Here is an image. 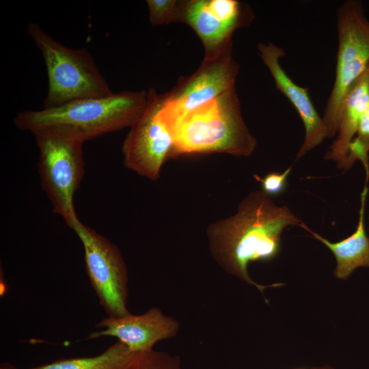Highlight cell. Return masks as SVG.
Instances as JSON below:
<instances>
[{
  "label": "cell",
  "instance_id": "cell-1",
  "mask_svg": "<svg viewBox=\"0 0 369 369\" xmlns=\"http://www.w3.org/2000/svg\"><path fill=\"white\" fill-rule=\"evenodd\" d=\"M302 222L288 206L277 205L262 190L254 191L241 200L233 215L209 226L210 250L223 270L263 294L266 288L283 284L256 283L249 275V264L274 259L280 251L284 229L300 227Z\"/></svg>",
  "mask_w": 369,
  "mask_h": 369
},
{
  "label": "cell",
  "instance_id": "cell-2",
  "mask_svg": "<svg viewBox=\"0 0 369 369\" xmlns=\"http://www.w3.org/2000/svg\"><path fill=\"white\" fill-rule=\"evenodd\" d=\"M147 100L146 90L122 91L55 107L20 111L14 117V124L18 129L32 134L55 132L84 143L131 127L144 111Z\"/></svg>",
  "mask_w": 369,
  "mask_h": 369
},
{
  "label": "cell",
  "instance_id": "cell-3",
  "mask_svg": "<svg viewBox=\"0 0 369 369\" xmlns=\"http://www.w3.org/2000/svg\"><path fill=\"white\" fill-rule=\"evenodd\" d=\"M174 156L221 152L249 156L257 140L246 126L234 88L172 126Z\"/></svg>",
  "mask_w": 369,
  "mask_h": 369
},
{
  "label": "cell",
  "instance_id": "cell-4",
  "mask_svg": "<svg viewBox=\"0 0 369 369\" xmlns=\"http://www.w3.org/2000/svg\"><path fill=\"white\" fill-rule=\"evenodd\" d=\"M27 32L40 51L47 72L48 91L44 108L113 93L85 48L67 47L35 23L29 24Z\"/></svg>",
  "mask_w": 369,
  "mask_h": 369
},
{
  "label": "cell",
  "instance_id": "cell-5",
  "mask_svg": "<svg viewBox=\"0 0 369 369\" xmlns=\"http://www.w3.org/2000/svg\"><path fill=\"white\" fill-rule=\"evenodd\" d=\"M337 27L336 77L323 116L328 138L337 134L344 100L369 63V20L359 1H348L340 7Z\"/></svg>",
  "mask_w": 369,
  "mask_h": 369
},
{
  "label": "cell",
  "instance_id": "cell-6",
  "mask_svg": "<svg viewBox=\"0 0 369 369\" xmlns=\"http://www.w3.org/2000/svg\"><path fill=\"white\" fill-rule=\"evenodd\" d=\"M39 150L38 172L41 185L53 210L70 228L78 219L74 195L85 169L83 142L51 131L33 134Z\"/></svg>",
  "mask_w": 369,
  "mask_h": 369
},
{
  "label": "cell",
  "instance_id": "cell-7",
  "mask_svg": "<svg viewBox=\"0 0 369 369\" xmlns=\"http://www.w3.org/2000/svg\"><path fill=\"white\" fill-rule=\"evenodd\" d=\"M70 228L83 245L87 276L108 316L118 317L129 314L126 307L128 272L118 247L79 219Z\"/></svg>",
  "mask_w": 369,
  "mask_h": 369
},
{
  "label": "cell",
  "instance_id": "cell-8",
  "mask_svg": "<svg viewBox=\"0 0 369 369\" xmlns=\"http://www.w3.org/2000/svg\"><path fill=\"white\" fill-rule=\"evenodd\" d=\"M148 92L146 106L130 127L122 147L123 163L129 169L156 180L164 162L174 156V137L161 111V98Z\"/></svg>",
  "mask_w": 369,
  "mask_h": 369
},
{
  "label": "cell",
  "instance_id": "cell-9",
  "mask_svg": "<svg viewBox=\"0 0 369 369\" xmlns=\"http://www.w3.org/2000/svg\"><path fill=\"white\" fill-rule=\"evenodd\" d=\"M232 45L213 58H204L190 77L180 79L169 92L161 95V111L172 126L196 109L234 88L238 64L232 57Z\"/></svg>",
  "mask_w": 369,
  "mask_h": 369
},
{
  "label": "cell",
  "instance_id": "cell-10",
  "mask_svg": "<svg viewBox=\"0 0 369 369\" xmlns=\"http://www.w3.org/2000/svg\"><path fill=\"white\" fill-rule=\"evenodd\" d=\"M96 326L103 329L92 332L87 339L115 337L135 353L153 349L156 342L175 337L180 330L176 319L155 307L139 315L129 313L118 317L107 316Z\"/></svg>",
  "mask_w": 369,
  "mask_h": 369
},
{
  "label": "cell",
  "instance_id": "cell-11",
  "mask_svg": "<svg viewBox=\"0 0 369 369\" xmlns=\"http://www.w3.org/2000/svg\"><path fill=\"white\" fill-rule=\"evenodd\" d=\"M258 50L274 79L277 89L292 104L304 125L305 137L296 156L295 161H297L327 137L326 126L315 109L308 90L296 84L281 66L279 59L284 56V51L271 42L259 43Z\"/></svg>",
  "mask_w": 369,
  "mask_h": 369
},
{
  "label": "cell",
  "instance_id": "cell-12",
  "mask_svg": "<svg viewBox=\"0 0 369 369\" xmlns=\"http://www.w3.org/2000/svg\"><path fill=\"white\" fill-rule=\"evenodd\" d=\"M368 192L365 183L361 193L359 219L355 231L347 238L332 243L301 223L300 228L310 232L314 238L323 243L334 255L336 266L333 274L338 279L346 280L359 267H369V237L364 227V212Z\"/></svg>",
  "mask_w": 369,
  "mask_h": 369
},
{
  "label": "cell",
  "instance_id": "cell-13",
  "mask_svg": "<svg viewBox=\"0 0 369 369\" xmlns=\"http://www.w3.org/2000/svg\"><path fill=\"white\" fill-rule=\"evenodd\" d=\"M369 103V74L367 70L348 92L342 107L337 136L325 154V159L335 161L342 169L357 127Z\"/></svg>",
  "mask_w": 369,
  "mask_h": 369
},
{
  "label": "cell",
  "instance_id": "cell-14",
  "mask_svg": "<svg viewBox=\"0 0 369 369\" xmlns=\"http://www.w3.org/2000/svg\"><path fill=\"white\" fill-rule=\"evenodd\" d=\"M178 21L187 24L199 36L204 58H213L232 44L234 29L212 12L207 0L180 1Z\"/></svg>",
  "mask_w": 369,
  "mask_h": 369
},
{
  "label": "cell",
  "instance_id": "cell-15",
  "mask_svg": "<svg viewBox=\"0 0 369 369\" xmlns=\"http://www.w3.org/2000/svg\"><path fill=\"white\" fill-rule=\"evenodd\" d=\"M137 353L118 341L95 356L62 359L29 369H126ZM0 369L18 368L3 363Z\"/></svg>",
  "mask_w": 369,
  "mask_h": 369
},
{
  "label": "cell",
  "instance_id": "cell-16",
  "mask_svg": "<svg viewBox=\"0 0 369 369\" xmlns=\"http://www.w3.org/2000/svg\"><path fill=\"white\" fill-rule=\"evenodd\" d=\"M369 103L361 115L356 135L351 143L348 155L345 160L344 172L348 171L359 160L366 170V184L369 180Z\"/></svg>",
  "mask_w": 369,
  "mask_h": 369
},
{
  "label": "cell",
  "instance_id": "cell-17",
  "mask_svg": "<svg viewBox=\"0 0 369 369\" xmlns=\"http://www.w3.org/2000/svg\"><path fill=\"white\" fill-rule=\"evenodd\" d=\"M126 369H182L179 356L152 349L138 353Z\"/></svg>",
  "mask_w": 369,
  "mask_h": 369
},
{
  "label": "cell",
  "instance_id": "cell-18",
  "mask_svg": "<svg viewBox=\"0 0 369 369\" xmlns=\"http://www.w3.org/2000/svg\"><path fill=\"white\" fill-rule=\"evenodd\" d=\"M146 3L152 25H167L178 21L180 1L147 0Z\"/></svg>",
  "mask_w": 369,
  "mask_h": 369
},
{
  "label": "cell",
  "instance_id": "cell-19",
  "mask_svg": "<svg viewBox=\"0 0 369 369\" xmlns=\"http://www.w3.org/2000/svg\"><path fill=\"white\" fill-rule=\"evenodd\" d=\"M291 169L292 167L290 166L283 172H272L262 178L255 174L254 178L260 183L264 193L270 197L277 196L284 191Z\"/></svg>",
  "mask_w": 369,
  "mask_h": 369
},
{
  "label": "cell",
  "instance_id": "cell-20",
  "mask_svg": "<svg viewBox=\"0 0 369 369\" xmlns=\"http://www.w3.org/2000/svg\"><path fill=\"white\" fill-rule=\"evenodd\" d=\"M313 369H333V368L331 366H325L323 367L313 368Z\"/></svg>",
  "mask_w": 369,
  "mask_h": 369
},
{
  "label": "cell",
  "instance_id": "cell-21",
  "mask_svg": "<svg viewBox=\"0 0 369 369\" xmlns=\"http://www.w3.org/2000/svg\"><path fill=\"white\" fill-rule=\"evenodd\" d=\"M366 70H367L368 73V74H369V63H368V67H367V69H366Z\"/></svg>",
  "mask_w": 369,
  "mask_h": 369
},
{
  "label": "cell",
  "instance_id": "cell-22",
  "mask_svg": "<svg viewBox=\"0 0 369 369\" xmlns=\"http://www.w3.org/2000/svg\"><path fill=\"white\" fill-rule=\"evenodd\" d=\"M298 369H303V368H298ZM312 369H313V368H312Z\"/></svg>",
  "mask_w": 369,
  "mask_h": 369
},
{
  "label": "cell",
  "instance_id": "cell-23",
  "mask_svg": "<svg viewBox=\"0 0 369 369\" xmlns=\"http://www.w3.org/2000/svg\"><path fill=\"white\" fill-rule=\"evenodd\" d=\"M368 219H369V215H368Z\"/></svg>",
  "mask_w": 369,
  "mask_h": 369
}]
</instances>
